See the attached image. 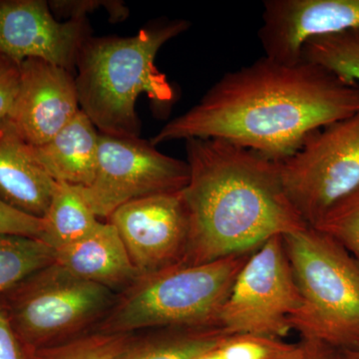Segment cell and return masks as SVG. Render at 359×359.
<instances>
[{
  "instance_id": "obj_1",
  "label": "cell",
  "mask_w": 359,
  "mask_h": 359,
  "mask_svg": "<svg viewBox=\"0 0 359 359\" xmlns=\"http://www.w3.org/2000/svg\"><path fill=\"white\" fill-rule=\"evenodd\" d=\"M358 112V82L306 61L285 65L263 56L224 74L150 143L219 139L280 163L316 130Z\"/></svg>"
},
{
  "instance_id": "obj_2",
  "label": "cell",
  "mask_w": 359,
  "mask_h": 359,
  "mask_svg": "<svg viewBox=\"0 0 359 359\" xmlns=\"http://www.w3.org/2000/svg\"><path fill=\"white\" fill-rule=\"evenodd\" d=\"M185 142L189 181L182 196L190 235L183 264L254 252L309 226L285 192L278 162L219 139Z\"/></svg>"
},
{
  "instance_id": "obj_3",
  "label": "cell",
  "mask_w": 359,
  "mask_h": 359,
  "mask_svg": "<svg viewBox=\"0 0 359 359\" xmlns=\"http://www.w3.org/2000/svg\"><path fill=\"white\" fill-rule=\"evenodd\" d=\"M184 20L142 28L132 36H90L78 54L75 76L80 109L100 133L139 137L138 97L160 106L175 100L166 75L155 65L160 49L190 27Z\"/></svg>"
},
{
  "instance_id": "obj_4",
  "label": "cell",
  "mask_w": 359,
  "mask_h": 359,
  "mask_svg": "<svg viewBox=\"0 0 359 359\" xmlns=\"http://www.w3.org/2000/svg\"><path fill=\"white\" fill-rule=\"evenodd\" d=\"M252 252L209 263L178 264L141 276L117 294L93 332L134 334L154 328L219 327L222 309Z\"/></svg>"
},
{
  "instance_id": "obj_5",
  "label": "cell",
  "mask_w": 359,
  "mask_h": 359,
  "mask_svg": "<svg viewBox=\"0 0 359 359\" xmlns=\"http://www.w3.org/2000/svg\"><path fill=\"white\" fill-rule=\"evenodd\" d=\"M283 238L302 297L290 330L337 349L358 346V259L313 226Z\"/></svg>"
},
{
  "instance_id": "obj_6",
  "label": "cell",
  "mask_w": 359,
  "mask_h": 359,
  "mask_svg": "<svg viewBox=\"0 0 359 359\" xmlns=\"http://www.w3.org/2000/svg\"><path fill=\"white\" fill-rule=\"evenodd\" d=\"M117 294L55 263L0 294V308L30 353L91 334Z\"/></svg>"
},
{
  "instance_id": "obj_7",
  "label": "cell",
  "mask_w": 359,
  "mask_h": 359,
  "mask_svg": "<svg viewBox=\"0 0 359 359\" xmlns=\"http://www.w3.org/2000/svg\"><path fill=\"white\" fill-rule=\"evenodd\" d=\"M278 165L290 203L316 226L359 185V112L316 130Z\"/></svg>"
},
{
  "instance_id": "obj_8",
  "label": "cell",
  "mask_w": 359,
  "mask_h": 359,
  "mask_svg": "<svg viewBox=\"0 0 359 359\" xmlns=\"http://www.w3.org/2000/svg\"><path fill=\"white\" fill-rule=\"evenodd\" d=\"M302 306L282 236L252 252L236 278L218 325L230 334L280 339L292 332L290 318Z\"/></svg>"
},
{
  "instance_id": "obj_9",
  "label": "cell",
  "mask_w": 359,
  "mask_h": 359,
  "mask_svg": "<svg viewBox=\"0 0 359 359\" xmlns=\"http://www.w3.org/2000/svg\"><path fill=\"white\" fill-rule=\"evenodd\" d=\"M188 181L186 161L163 154L150 141L100 133L95 176L77 188L97 218L107 221L131 201L179 192Z\"/></svg>"
},
{
  "instance_id": "obj_10",
  "label": "cell",
  "mask_w": 359,
  "mask_h": 359,
  "mask_svg": "<svg viewBox=\"0 0 359 359\" xmlns=\"http://www.w3.org/2000/svg\"><path fill=\"white\" fill-rule=\"evenodd\" d=\"M107 221L119 233L140 276L184 264L190 226L182 191L131 201Z\"/></svg>"
},
{
  "instance_id": "obj_11",
  "label": "cell",
  "mask_w": 359,
  "mask_h": 359,
  "mask_svg": "<svg viewBox=\"0 0 359 359\" xmlns=\"http://www.w3.org/2000/svg\"><path fill=\"white\" fill-rule=\"evenodd\" d=\"M88 20H57L48 1L0 0V55L21 63L39 58L74 73Z\"/></svg>"
},
{
  "instance_id": "obj_12",
  "label": "cell",
  "mask_w": 359,
  "mask_h": 359,
  "mask_svg": "<svg viewBox=\"0 0 359 359\" xmlns=\"http://www.w3.org/2000/svg\"><path fill=\"white\" fill-rule=\"evenodd\" d=\"M359 27V0H266L257 32L264 56L299 62L309 39Z\"/></svg>"
},
{
  "instance_id": "obj_13",
  "label": "cell",
  "mask_w": 359,
  "mask_h": 359,
  "mask_svg": "<svg viewBox=\"0 0 359 359\" xmlns=\"http://www.w3.org/2000/svg\"><path fill=\"white\" fill-rule=\"evenodd\" d=\"M80 110L74 73L39 58L21 63L20 88L7 118L26 143H46Z\"/></svg>"
},
{
  "instance_id": "obj_14",
  "label": "cell",
  "mask_w": 359,
  "mask_h": 359,
  "mask_svg": "<svg viewBox=\"0 0 359 359\" xmlns=\"http://www.w3.org/2000/svg\"><path fill=\"white\" fill-rule=\"evenodd\" d=\"M56 183L8 118L0 120V201L28 216L43 219Z\"/></svg>"
},
{
  "instance_id": "obj_15",
  "label": "cell",
  "mask_w": 359,
  "mask_h": 359,
  "mask_svg": "<svg viewBox=\"0 0 359 359\" xmlns=\"http://www.w3.org/2000/svg\"><path fill=\"white\" fill-rule=\"evenodd\" d=\"M55 263L87 282L120 294L141 278L110 222H101L87 237L55 252Z\"/></svg>"
},
{
  "instance_id": "obj_16",
  "label": "cell",
  "mask_w": 359,
  "mask_h": 359,
  "mask_svg": "<svg viewBox=\"0 0 359 359\" xmlns=\"http://www.w3.org/2000/svg\"><path fill=\"white\" fill-rule=\"evenodd\" d=\"M99 135L95 125L80 110L50 140L32 146V154L54 181L87 187L95 176Z\"/></svg>"
},
{
  "instance_id": "obj_17",
  "label": "cell",
  "mask_w": 359,
  "mask_h": 359,
  "mask_svg": "<svg viewBox=\"0 0 359 359\" xmlns=\"http://www.w3.org/2000/svg\"><path fill=\"white\" fill-rule=\"evenodd\" d=\"M230 334L219 327L154 328L131 335L114 359H197Z\"/></svg>"
},
{
  "instance_id": "obj_18",
  "label": "cell",
  "mask_w": 359,
  "mask_h": 359,
  "mask_svg": "<svg viewBox=\"0 0 359 359\" xmlns=\"http://www.w3.org/2000/svg\"><path fill=\"white\" fill-rule=\"evenodd\" d=\"M43 221L42 241L55 252L87 237L101 223L77 187L58 182Z\"/></svg>"
},
{
  "instance_id": "obj_19",
  "label": "cell",
  "mask_w": 359,
  "mask_h": 359,
  "mask_svg": "<svg viewBox=\"0 0 359 359\" xmlns=\"http://www.w3.org/2000/svg\"><path fill=\"white\" fill-rule=\"evenodd\" d=\"M55 262V250L40 238L0 233V294Z\"/></svg>"
},
{
  "instance_id": "obj_20",
  "label": "cell",
  "mask_w": 359,
  "mask_h": 359,
  "mask_svg": "<svg viewBox=\"0 0 359 359\" xmlns=\"http://www.w3.org/2000/svg\"><path fill=\"white\" fill-rule=\"evenodd\" d=\"M301 59L359 83V27L309 39Z\"/></svg>"
},
{
  "instance_id": "obj_21",
  "label": "cell",
  "mask_w": 359,
  "mask_h": 359,
  "mask_svg": "<svg viewBox=\"0 0 359 359\" xmlns=\"http://www.w3.org/2000/svg\"><path fill=\"white\" fill-rule=\"evenodd\" d=\"M301 344L259 335L228 334L209 351L211 359H292Z\"/></svg>"
},
{
  "instance_id": "obj_22",
  "label": "cell",
  "mask_w": 359,
  "mask_h": 359,
  "mask_svg": "<svg viewBox=\"0 0 359 359\" xmlns=\"http://www.w3.org/2000/svg\"><path fill=\"white\" fill-rule=\"evenodd\" d=\"M132 334L91 332L59 346L32 353V359H114Z\"/></svg>"
},
{
  "instance_id": "obj_23",
  "label": "cell",
  "mask_w": 359,
  "mask_h": 359,
  "mask_svg": "<svg viewBox=\"0 0 359 359\" xmlns=\"http://www.w3.org/2000/svg\"><path fill=\"white\" fill-rule=\"evenodd\" d=\"M313 228L334 238L359 261V185L332 205Z\"/></svg>"
},
{
  "instance_id": "obj_24",
  "label": "cell",
  "mask_w": 359,
  "mask_h": 359,
  "mask_svg": "<svg viewBox=\"0 0 359 359\" xmlns=\"http://www.w3.org/2000/svg\"><path fill=\"white\" fill-rule=\"evenodd\" d=\"M52 13L68 20H84L89 13L105 8L111 21H122L129 14L128 7L121 1L105 0H52L48 1Z\"/></svg>"
},
{
  "instance_id": "obj_25",
  "label": "cell",
  "mask_w": 359,
  "mask_h": 359,
  "mask_svg": "<svg viewBox=\"0 0 359 359\" xmlns=\"http://www.w3.org/2000/svg\"><path fill=\"white\" fill-rule=\"evenodd\" d=\"M43 233V219L28 216L0 201V233L26 236L42 240Z\"/></svg>"
},
{
  "instance_id": "obj_26",
  "label": "cell",
  "mask_w": 359,
  "mask_h": 359,
  "mask_svg": "<svg viewBox=\"0 0 359 359\" xmlns=\"http://www.w3.org/2000/svg\"><path fill=\"white\" fill-rule=\"evenodd\" d=\"M20 65L0 55V120L8 117L13 109L20 88Z\"/></svg>"
},
{
  "instance_id": "obj_27",
  "label": "cell",
  "mask_w": 359,
  "mask_h": 359,
  "mask_svg": "<svg viewBox=\"0 0 359 359\" xmlns=\"http://www.w3.org/2000/svg\"><path fill=\"white\" fill-rule=\"evenodd\" d=\"M0 359H32V353L14 334L6 313L0 308Z\"/></svg>"
},
{
  "instance_id": "obj_28",
  "label": "cell",
  "mask_w": 359,
  "mask_h": 359,
  "mask_svg": "<svg viewBox=\"0 0 359 359\" xmlns=\"http://www.w3.org/2000/svg\"><path fill=\"white\" fill-rule=\"evenodd\" d=\"M299 353L292 359H339V349L313 339H302Z\"/></svg>"
},
{
  "instance_id": "obj_29",
  "label": "cell",
  "mask_w": 359,
  "mask_h": 359,
  "mask_svg": "<svg viewBox=\"0 0 359 359\" xmlns=\"http://www.w3.org/2000/svg\"><path fill=\"white\" fill-rule=\"evenodd\" d=\"M339 359H359V344L349 348L339 349Z\"/></svg>"
}]
</instances>
